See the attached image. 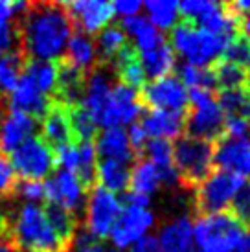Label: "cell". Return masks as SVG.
Returning <instances> with one entry per match:
<instances>
[{
	"label": "cell",
	"mask_w": 250,
	"mask_h": 252,
	"mask_svg": "<svg viewBox=\"0 0 250 252\" xmlns=\"http://www.w3.org/2000/svg\"><path fill=\"white\" fill-rule=\"evenodd\" d=\"M221 59L236 64L250 74V37L245 33H236L228 41Z\"/></svg>",
	"instance_id": "d590c367"
},
{
	"label": "cell",
	"mask_w": 250,
	"mask_h": 252,
	"mask_svg": "<svg viewBox=\"0 0 250 252\" xmlns=\"http://www.w3.org/2000/svg\"><path fill=\"white\" fill-rule=\"evenodd\" d=\"M239 33H245V35L250 37V13L241 17V22H239Z\"/></svg>",
	"instance_id": "bcb514c9"
},
{
	"label": "cell",
	"mask_w": 250,
	"mask_h": 252,
	"mask_svg": "<svg viewBox=\"0 0 250 252\" xmlns=\"http://www.w3.org/2000/svg\"><path fill=\"white\" fill-rule=\"evenodd\" d=\"M24 64H26V57L21 52L0 56V94L9 96V92L13 91L21 79Z\"/></svg>",
	"instance_id": "4dcf8cb0"
},
{
	"label": "cell",
	"mask_w": 250,
	"mask_h": 252,
	"mask_svg": "<svg viewBox=\"0 0 250 252\" xmlns=\"http://www.w3.org/2000/svg\"><path fill=\"white\" fill-rule=\"evenodd\" d=\"M15 193L28 204H39L41 201H44V181L21 179V181H17Z\"/></svg>",
	"instance_id": "74e56055"
},
{
	"label": "cell",
	"mask_w": 250,
	"mask_h": 252,
	"mask_svg": "<svg viewBox=\"0 0 250 252\" xmlns=\"http://www.w3.org/2000/svg\"><path fill=\"white\" fill-rule=\"evenodd\" d=\"M201 252H234V251H230L226 245H208L204 247V249H201Z\"/></svg>",
	"instance_id": "c3c4849f"
},
{
	"label": "cell",
	"mask_w": 250,
	"mask_h": 252,
	"mask_svg": "<svg viewBox=\"0 0 250 252\" xmlns=\"http://www.w3.org/2000/svg\"><path fill=\"white\" fill-rule=\"evenodd\" d=\"M171 48L188 59V63L199 66V28L188 21L177 22L169 33Z\"/></svg>",
	"instance_id": "603a6c76"
},
{
	"label": "cell",
	"mask_w": 250,
	"mask_h": 252,
	"mask_svg": "<svg viewBox=\"0 0 250 252\" xmlns=\"http://www.w3.org/2000/svg\"><path fill=\"white\" fill-rule=\"evenodd\" d=\"M210 70H212L214 79H216V92L234 91V89H241V87L250 83L249 72L236 66V64L228 63V61H224L221 57L210 64Z\"/></svg>",
	"instance_id": "f546056e"
},
{
	"label": "cell",
	"mask_w": 250,
	"mask_h": 252,
	"mask_svg": "<svg viewBox=\"0 0 250 252\" xmlns=\"http://www.w3.org/2000/svg\"><path fill=\"white\" fill-rule=\"evenodd\" d=\"M151 199L147 195H140V193H127L125 195V206H134V208H146L149 206Z\"/></svg>",
	"instance_id": "f6af8a7d"
},
{
	"label": "cell",
	"mask_w": 250,
	"mask_h": 252,
	"mask_svg": "<svg viewBox=\"0 0 250 252\" xmlns=\"http://www.w3.org/2000/svg\"><path fill=\"white\" fill-rule=\"evenodd\" d=\"M236 251H237V252H250V230H247V234H245V238L241 239V243L237 245Z\"/></svg>",
	"instance_id": "7dc6e473"
},
{
	"label": "cell",
	"mask_w": 250,
	"mask_h": 252,
	"mask_svg": "<svg viewBox=\"0 0 250 252\" xmlns=\"http://www.w3.org/2000/svg\"><path fill=\"white\" fill-rule=\"evenodd\" d=\"M52 103H54V99L48 98L46 94H42L31 83V79L26 77L24 74L21 76L17 87L7 96V107H9V111L28 114V116H31L35 120L42 118L48 112L50 107H52Z\"/></svg>",
	"instance_id": "5bb4252c"
},
{
	"label": "cell",
	"mask_w": 250,
	"mask_h": 252,
	"mask_svg": "<svg viewBox=\"0 0 250 252\" xmlns=\"http://www.w3.org/2000/svg\"><path fill=\"white\" fill-rule=\"evenodd\" d=\"M87 191L76 173L59 169L48 181H44V201L52 206H59L72 216H77L85 208Z\"/></svg>",
	"instance_id": "30bf717a"
},
{
	"label": "cell",
	"mask_w": 250,
	"mask_h": 252,
	"mask_svg": "<svg viewBox=\"0 0 250 252\" xmlns=\"http://www.w3.org/2000/svg\"><path fill=\"white\" fill-rule=\"evenodd\" d=\"M224 133V114L216 101L214 92L189 89L188 109L184 114V134L199 140H219Z\"/></svg>",
	"instance_id": "277c9868"
},
{
	"label": "cell",
	"mask_w": 250,
	"mask_h": 252,
	"mask_svg": "<svg viewBox=\"0 0 250 252\" xmlns=\"http://www.w3.org/2000/svg\"><path fill=\"white\" fill-rule=\"evenodd\" d=\"M19 44L26 59L57 61L74 33V24L64 4L35 2L28 4L19 26Z\"/></svg>",
	"instance_id": "6da1fadb"
},
{
	"label": "cell",
	"mask_w": 250,
	"mask_h": 252,
	"mask_svg": "<svg viewBox=\"0 0 250 252\" xmlns=\"http://www.w3.org/2000/svg\"><path fill=\"white\" fill-rule=\"evenodd\" d=\"M62 57H64L62 61H66L72 66H76L79 70H83L85 74H89L97 64L96 46H94L92 37L85 35L83 32H79V30H74Z\"/></svg>",
	"instance_id": "7402d4cb"
},
{
	"label": "cell",
	"mask_w": 250,
	"mask_h": 252,
	"mask_svg": "<svg viewBox=\"0 0 250 252\" xmlns=\"http://www.w3.org/2000/svg\"><path fill=\"white\" fill-rule=\"evenodd\" d=\"M19 44V30L13 22H2L0 24V56H6L15 52Z\"/></svg>",
	"instance_id": "ab89813d"
},
{
	"label": "cell",
	"mask_w": 250,
	"mask_h": 252,
	"mask_svg": "<svg viewBox=\"0 0 250 252\" xmlns=\"http://www.w3.org/2000/svg\"><path fill=\"white\" fill-rule=\"evenodd\" d=\"M35 129H37L35 118L22 112L9 111L0 126V153L11 155L21 144L35 136Z\"/></svg>",
	"instance_id": "2e32d148"
},
{
	"label": "cell",
	"mask_w": 250,
	"mask_h": 252,
	"mask_svg": "<svg viewBox=\"0 0 250 252\" xmlns=\"http://www.w3.org/2000/svg\"><path fill=\"white\" fill-rule=\"evenodd\" d=\"M9 241L22 252H68L72 251L50 224L46 210L41 204L24 203L6 221Z\"/></svg>",
	"instance_id": "7a4b0ae2"
},
{
	"label": "cell",
	"mask_w": 250,
	"mask_h": 252,
	"mask_svg": "<svg viewBox=\"0 0 250 252\" xmlns=\"http://www.w3.org/2000/svg\"><path fill=\"white\" fill-rule=\"evenodd\" d=\"M160 252H195L193 224L188 216L177 217L160 230Z\"/></svg>",
	"instance_id": "d6986e66"
},
{
	"label": "cell",
	"mask_w": 250,
	"mask_h": 252,
	"mask_svg": "<svg viewBox=\"0 0 250 252\" xmlns=\"http://www.w3.org/2000/svg\"><path fill=\"white\" fill-rule=\"evenodd\" d=\"M72 252H112V251H109L101 241L92 238L87 230H77Z\"/></svg>",
	"instance_id": "60d3db41"
},
{
	"label": "cell",
	"mask_w": 250,
	"mask_h": 252,
	"mask_svg": "<svg viewBox=\"0 0 250 252\" xmlns=\"http://www.w3.org/2000/svg\"><path fill=\"white\" fill-rule=\"evenodd\" d=\"M179 79L184 87H189V89H204V91L216 92V79H214V74L208 68H199V66H193L189 63H182L179 66Z\"/></svg>",
	"instance_id": "e575fe53"
},
{
	"label": "cell",
	"mask_w": 250,
	"mask_h": 252,
	"mask_svg": "<svg viewBox=\"0 0 250 252\" xmlns=\"http://www.w3.org/2000/svg\"><path fill=\"white\" fill-rule=\"evenodd\" d=\"M142 7H144V4H142L140 0H118V2L112 4V11L118 13L120 17L127 19V17L138 15Z\"/></svg>",
	"instance_id": "7bdbcfd3"
},
{
	"label": "cell",
	"mask_w": 250,
	"mask_h": 252,
	"mask_svg": "<svg viewBox=\"0 0 250 252\" xmlns=\"http://www.w3.org/2000/svg\"><path fill=\"white\" fill-rule=\"evenodd\" d=\"M74 28L83 32L85 35H97L103 28L109 26L112 15V4L105 0H76L64 2Z\"/></svg>",
	"instance_id": "4fadbf2b"
},
{
	"label": "cell",
	"mask_w": 250,
	"mask_h": 252,
	"mask_svg": "<svg viewBox=\"0 0 250 252\" xmlns=\"http://www.w3.org/2000/svg\"><path fill=\"white\" fill-rule=\"evenodd\" d=\"M85 228L92 238L101 241L109 238L112 224L116 223L122 203L114 193L107 191L99 184H94L89 193H87V203H85Z\"/></svg>",
	"instance_id": "52a82bcc"
},
{
	"label": "cell",
	"mask_w": 250,
	"mask_h": 252,
	"mask_svg": "<svg viewBox=\"0 0 250 252\" xmlns=\"http://www.w3.org/2000/svg\"><path fill=\"white\" fill-rule=\"evenodd\" d=\"M7 232V228H6V221H2L0 219V239H6L4 238V234Z\"/></svg>",
	"instance_id": "f907efd6"
},
{
	"label": "cell",
	"mask_w": 250,
	"mask_h": 252,
	"mask_svg": "<svg viewBox=\"0 0 250 252\" xmlns=\"http://www.w3.org/2000/svg\"><path fill=\"white\" fill-rule=\"evenodd\" d=\"M147 15L151 19V24L155 28L160 30H169L175 26V22L179 19V2L175 0H149L144 4ZM147 19V21H149Z\"/></svg>",
	"instance_id": "1f68e13d"
},
{
	"label": "cell",
	"mask_w": 250,
	"mask_h": 252,
	"mask_svg": "<svg viewBox=\"0 0 250 252\" xmlns=\"http://www.w3.org/2000/svg\"><path fill=\"white\" fill-rule=\"evenodd\" d=\"M138 101L144 111L186 112L188 91L173 74L146 83L138 92Z\"/></svg>",
	"instance_id": "9c48e42d"
},
{
	"label": "cell",
	"mask_w": 250,
	"mask_h": 252,
	"mask_svg": "<svg viewBox=\"0 0 250 252\" xmlns=\"http://www.w3.org/2000/svg\"><path fill=\"white\" fill-rule=\"evenodd\" d=\"M140 63H142L146 77H149L151 81H156V79H162V77L169 76L173 72L175 52L169 46V42L164 41L155 50L140 54Z\"/></svg>",
	"instance_id": "cb8c5ba5"
},
{
	"label": "cell",
	"mask_w": 250,
	"mask_h": 252,
	"mask_svg": "<svg viewBox=\"0 0 250 252\" xmlns=\"http://www.w3.org/2000/svg\"><path fill=\"white\" fill-rule=\"evenodd\" d=\"M129 177H131V169L125 164L114 160H105L99 158L96 164V181L99 186L105 188L111 193H120L129 188Z\"/></svg>",
	"instance_id": "83f0119b"
},
{
	"label": "cell",
	"mask_w": 250,
	"mask_h": 252,
	"mask_svg": "<svg viewBox=\"0 0 250 252\" xmlns=\"http://www.w3.org/2000/svg\"><path fill=\"white\" fill-rule=\"evenodd\" d=\"M68 118H70V127H72L74 140H77V144L79 142H94L97 126L94 124L91 114L85 111L83 107L81 105L68 107Z\"/></svg>",
	"instance_id": "836d02e7"
},
{
	"label": "cell",
	"mask_w": 250,
	"mask_h": 252,
	"mask_svg": "<svg viewBox=\"0 0 250 252\" xmlns=\"http://www.w3.org/2000/svg\"><path fill=\"white\" fill-rule=\"evenodd\" d=\"M112 252H116V251H112Z\"/></svg>",
	"instance_id": "f5cc1de1"
},
{
	"label": "cell",
	"mask_w": 250,
	"mask_h": 252,
	"mask_svg": "<svg viewBox=\"0 0 250 252\" xmlns=\"http://www.w3.org/2000/svg\"><path fill=\"white\" fill-rule=\"evenodd\" d=\"M22 74L31 79V83L48 98H56L57 92V76L59 64L56 61H39V59H26Z\"/></svg>",
	"instance_id": "d4e9b609"
},
{
	"label": "cell",
	"mask_w": 250,
	"mask_h": 252,
	"mask_svg": "<svg viewBox=\"0 0 250 252\" xmlns=\"http://www.w3.org/2000/svg\"><path fill=\"white\" fill-rule=\"evenodd\" d=\"M42 140L46 142L52 149L57 147L68 146L74 140L72 134V127H70V118H68V107H64L62 103L56 101L48 109V112L42 116Z\"/></svg>",
	"instance_id": "e0dca14e"
},
{
	"label": "cell",
	"mask_w": 250,
	"mask_h": 252,
	"mask_svg": "<svg viewBox=\"0 0 250 252\" xmlns=\"http://www.w3.org/2000/svg\"><path fill=\"white\" fill-rule=\"evenodd\" d=\"M224 120H249L250 122V83L234 91L214 92Z\"/></svg>",
	"instance_id": "4316f807"
},
{
	"label": "cell",
	"mask_w": 250,
	"mask_h": 252,
	"mask_svg": "<svg viewBox=\"0 0 250 252\" xmlns=\"http://www.w3.org/2000/svg\"><path fill=\"white\" fill-rule=\"evenodd\" d=\"M0 126H2V105H0Z\"/></svg>",
	"instance_id": "816d5d0a"
},
{
	"label": "cell",
	"mask_w": 250,
	"mask_h": 252,
	"mask_svg": "<svg viewBox=\"0 0 250 252\" xmlns=\"http://www.w3.org/2000/svg\"><path fill=\"white\" fill-rule=\"evenodd\" d=\"M228 212H232L237 217V221L243 224L245 230H250V179L245 181L236 197L232 199Z\"/></svg>",
	"instance_id": "8d00e7d4"
},
{
	"label": "cell",
	"mask_w": 250,
	"mask_h": 252,
	"mask_svg": "<svg viewBox=\"0 0 250 252\" xmlns=\"http://www.w3.org/2000/svg\"><path fill=\"white\" fill-rule=\"evenodd\" d=\"M230 175L250 179V138H230L222 134L214 142V168Z\"/></svg>",
	"instance_id": "7c38bea8"
},
{
	"label": "cell",
	"mask_w": 250,
	"mask_h": 252,
	"mask_svg": "<svg viewBox=\"0 0 250 252\" xmlns=\"http://www.w3.org/2000/svg\"><path fill=\"white\" fill-rule=\"evenodd\" d=\"M28 7V2H9V0H0V24L2 22H13V17L19 11L24 13Z\"/></svg>",
	"instance_id": "b9f144b4"
},
{
	"label": "cell",
	"mask_w": 250,
	"mask_h": 252,
	"mask_svg": "<svg viewBox=\"0 0 250 252\" xmlns=\"http://www.w3.org/2000/svg\"><path fill=\"white\" fill-rule=\"evenodd\" d=\"M120 28L125 32V35H131L136 41L134 46L138 50V54L155 50L156 46H160L162 42L166 41V35L155 28L146 17H140V15L124 19L122 24H120Z\"/></svg>",
	"instance_id": "44dd1931"
},
{
	"label": "cell",
	"mask_w": 250,
	"mask_h": 252,
	"mask_svg": "<svg viewBox=\"0 0 250 252\" xmlns=\"http://www.w3.org/2000/svg\"><path fill=\"white\" fill-rule=\"evenodd\" d=\"M111 68L114 72V76L118 77L120 83L127 85L132 91L142 89L146 85V74H144V68H142V63H140V54L136 46L131 44V42L112 61Z\"/></svg>",
	"instance_id": "ffe728a7"
},
{
	"label": "cell",
	"mask_w": 250,
	"mask_h": 252,
	"mask_svg": "<svg viewBox=\"0 0 250 252\" xmlns=\"http://www.w3.org/2000/svg\"><path fill=\"white\" fill-rule=\"evenodd\" d=\"M9 162L17 177L44 181V177H48L54 171L56 155H54V149L42 138L31 136L11 153Z\"/></svg>",
	"instance_id": "ba28073f"
},
{
	"label": "cell",
	"mask_w": 250,
	"mask_h": 252,
	"mask_svg": "<svg viewBox=\"0 0 250 252\" xmlns=\"http://www.w3.org/2000/svg\"><path fill=\"white\" fill-rule=\"evenodd\" d=\"M249 179L230 175L226 171H212L210 177L193 191V214L197 217L214 216L228 210L232 199Z\"/></svg>",
	"instance_id": "5b68a950"
},
{
	"label": "cell",
	"mask_w": 250,
	"mask_h": 252,
	"mask_svg": "<svg viewBox=\"0 0 250 252\" xmlns=\"http://www.w3.org/2000/svg\"><path fill=\"white\" fill-rule=\"evenodd\" d=\"M140 124L146 131L147 138L160 140H177L184 134V114L173 111H144L142 109Z\"/></svg>",
	"instance_id": "9a60e30c"
},
{
	"label": "cell",
	"mask_w": 250,
	"mask_h": 252,
	"mask_svg": "<svg viewBox=\"0 0 250 252\" xmlns=\"http://www.w3.org/2000/svg\"><path fill=\"white\" fill-rule=\"evenodd\" d=\"M173 168L179 184L186 191H195L214 171V144L182 134L171 144Z\"/></svg>",
	"instance_id": "3957f363"
},
{
	"label": "cell",
	"mask_w": 250,
	"mask_h": 252,
	"mask_svg": "<svg viewBox=\"0 0 250 252\" xmlns=\"http://www.w3.org/2000/svg\"><path fill=\"white\" fill-rule=\"evenodd\" d=\"M131 252H160L158 239L155 238V236H144L140 241H136L132 245Z\"/></svg>",
	"instance_id": "ee69618b"
},
{
	"label": "cell",
	"mask_w": 250,
	"mask_h": 252,
	"mask_svg": "<svg viewBox=\"0 0 250 252\" xmlns=\"http://www.w3.org/2000/svg\"><path fill=\"white\" fill-rule=\"evenodd\" d=\"M17 173H15L7 155L0 153V199H7L15 193Z\"/></svg>",
	"instance_id": "f35d334b"
},
{
	"label": "cell",
	"mask_w": 250,
	"mask_h": 252,
	"mask_svg": "<svg viewBox=\"0 0 250 252\" xmlns=\"http://www.w3.org/2000/svg\"><path fill=\"white\" fill-rule=\"evenodd\" d=\"M0 252H17L9 239H0Z\"/></svg>",
	"instance_id": "681fc988"
},
{
	"label": "cell",
	"mask_w": 250,
	"mask_h": 252,
	"mask_svg": "<svg viewBox=\"0 0 250 252\" xmlns=\"http://www.w3.org/2000/svg\"><path fill=\"white\" fill-rule=\"evenodd\" d=\"M96 155L105 160H114L120 164L129 166L131 162L136 160V155L129 146V138L122 127H112L103 129L99 134H96Z\"/></svg>",
	"instance_id": "ac0fdd59"
},
{
	"label": "cell",
	"mask_w": 250,
	"mask_h": 252,
	"mask_svg": "<svg viewBox=\"0 0 250 252\" xmlns=\"http://www.w3.org/2000/svg\"><path fill=\"white\" fill-rule=\"evenodd\" d=\"M245 234V226L228 210L214 216L197 217L193 224V241L201 249L208 245H226L230 251H236Z\"/></svg>",
	"instance_id": "8992f818"
},
{
	"label": "cell",
	"mask_w": 250,
	"mask_h": 252,
	"mask_svg": "<svg viewBox=\"0 0 250 252\" xmlns=\"http://www.w3.org/2000/svg\"><path fill=\"white\" fill-rule=\"evenodd\" d=\"M129 44V39L125 35V32L120 28L118 24H112L103 28L97 33L94 46H96L97 64L111 66L112 61L118 57V54Z\"/></svg>",
	"instance_id": "484cf974"
},
{
	"label": "cell",
	"mask_w": 250,
	"mask_h": 252,
	"mask_svg": "<svg viewBox=\"0 0 250 252\" xmlns=\"http://www.w3.org/2000/svg\"><path fill=\"white\" fill-rule=\"evenodd\" d=\"M160 177L158 171L146 157H140L134 160V166L131 169L129 177V191L131 193H140V195H151L160 188Z\"/></svg>",
	"instance_id": "f1b7e54d"
},
{
	"label": "cell",
	"mask_w": 250,
	"mask_h": 252,
	"mask_svg": "<svg viewBox=\"0 0 250 252\" xmlns=\"http://www.w3.org/2000/svg\"><path fill=\"white\" fill-rule=\"evenodd\" d=\"M46 216H48L50 224L54 226V230L57 232V236L66 243V245L72 249L74 247V239H76L77 234V217L68 214L66 210H62L59 206H52L48 204L46 208Z\"/></svg>",
	"instance_id": "d6a6232c"
},
{
	"label": "cell",
	"mask_w": 250,
	"mask_h": 252,
	"mask_svg": "<svg viewBox=\"0 0 250 252\" xmlns=\"http://www.w3.org/2000/svg\"><path fill=\"white\" fill-rule=\"evenodd\" d=\"M153 214L146 208L122 206V212H120L118 219L112 224L111 234H109L116 252L125 251V249L134 245L136 241H140L144 238V234L153 226Z\"/></svg>",
	"instance_id": "8fae6325"
}]
</instances>
